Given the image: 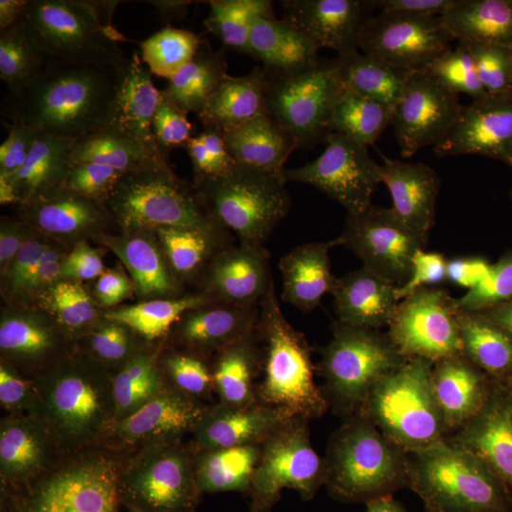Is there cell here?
Instances as JSON below:
<instances>
[{"label":"cell","mask_w":512,"mask_h":512,"mask_svg":"<svg viewBox=\"0 0 512 512\" xmlns=\"http://www.w3.org/2000/svg\"><path fill=\"white\" fill-rule=\"evenodd\" d=\"M384 498L394 512H461L427 476L414 443L412 423L390 454Z\"/></svg>","instance_id":"obj_31"},{"label":"cell","mask_w":512,"mask_h":512,"mask_svg":"<svg viewBox=\"0 0 512 512\" xmlns=\"http://www.w3.org/2000/svg\"><path fill=\"white\" fill-rule=\"evenodd\" d=\"M154 363L180 387L214 446L262 447L269 439L268 419L229 357L201 348L156 356Z\"/></svg>","instance_id":"obj_14"},{"label":"cell","mask_w":512,"mask_h":512,"mask_svg":"<svg viewBox=\"0 0 512 512\" xmlns=\"http://www.w3.org/2000/svg\"><path fill=\"white\" fill-rule=\"evenodd\" d=\"M43 0H2L0 2V46L28 35L43 8Z\"/></svg>","instance_id":"obj_36"},{"label":"cell","mask_w":512,"mask_h":512,"mask_svg":"<svg viewBox=\"0 0 512 512\" xmlns=\"http://www.w3.org/2000/svg\"><path fill=\"white\" fill-rule=\"evenodd\" d=\"M106 238L107 248L140 245L163 249L185 261L248 241L229 234L197 202L170 185L114 210Z\"/></svg>","instance_id":"obj_16"},{"label":"cell","mask_w":512,"mask_h":512,"mask_svg":"<svg viewBox=\"0 0 512 512\" xmlns=\"http://www.w3.org/2000/svg\"><path fill=\"white\" fill-rule=\"evenodd\" d=\"M303 62L288 47L251 40L211 64L212 89L225 109L255 120L288 92Z\"/></svg>","instance_id":"obj_22"},{"label":"cell","mask_w":512,"mask_h":512,"mask_svg":"<svg viewBox=\"0 0 512 512\" xmlns=\"http://www.w3.org/2000/svg\"><path fill=\"white\" fill-rule=\"evenodd\" d=\"M424 262L355 247L332 264L292 272V284L316 328L355 353L359 366L396 369L429 328L436 293Z\"/></svg>","instance_id":"obj_4"},{"label":"cell","mask_w":512,"mask_h":512,"mask_svg":"<svg viewBox=\"0 0 512 512\" xmlns=\"http://www.w3.org/2000/svg\"><path fill=\"white\" fill-rule=\"evenodd\" d=\"M386 494V493H384ZM384 498L383 500L377 501V503H373L370 505H367V507L362 508V510L356 511V512H384Z\"/></svg>","instance_id":"obj_42"},{"label":"cell","mask_w":512,"mask_h":512,"mask_svg":"<svg viewBox=\"0 0 512 512\" xmlns=\"http://www.w3.org/2000/svg\"><path fill=\"white\" fill-rule=\"evenodd\" d=\"M99 384L92 372L73 366L60 387L59 399L43 431L40 447L70 440L76 431L92 421L93 394Z\"/></svg>","instance_id":"obj_33"},{"label":"cell","mask_w":512,"mask_h":512,"mask_svg":"<svg viewBox=\"0 0 512 512\" xmlns=\"http://www.w3.org/2000/svg\"><path fill=\"white\" fill-rule=\"evenodd\" d=\"M497 441L501 446V460H503L508 484L512 485V416L505 417L504 427Z\"/></svg>","instance_id":"obj_40"},{"label":"cell","mask_w":512,"mask_h":512,"mask_svg":"<svg viewBox=\"0 0 512 512\" xmlns=\"http://www.w3.org/2000/svg\"><path fill=\"white\" fill-rule=\"evenodd\" d=\"M318 454H325L306 440L274 446L242 447L188 458L158 468L157 477L187 488L222 510H231L251 500L279 468Z\"/></svg>","instance_id":"obj_18"},{"label":"cell","mask_w":512,"mask_h":512,"mask_svg":"<svg viewBox=\"0 0 512 512\" xmlns=\"http://www.w3.org/2000/svg\"><path fill=\"white\" fill-rule=\"evenodd\" d=\"M185 259L163 249L119 245L107 248L96 282L157 306L170 289Z\"/></svg>","instance_id":"obj_26"},{"label":"cell","mask_w":512,"mask_h":512,"mask_svg":"<svg viewBox=\"0 0 512 512\" xmlns=\"http://www.w3.org/2000/svg\"><path fill=\"white\" fill-rule=\"evenodd\" d=\"M29 309L35 332L56 348L111 367L150 346L167 326L157 306L96 281Z\"/></svg>","instance_id":"obj_7"},{"label":"cell","mask_w":512,"mask_h":512,"mask_svg":"<svg viewBox=\"0 0 512 512\" xmlns=\"http://www.w3.org/2000/svg\"><path fill=\"white\" fill-rule=\"evenodd\" d=\"M495 512H512V485L505 484L501 490L500 507Z\"/></svg>","instance_id":"obj_41"},{"label":"cell","mask_w":512,"mask_h":512,"mask_svg":"<svg viewBox=\"0 0 512 512\" xmlns=\"http://www.w3.org/2000/svg\"><path fill=\"white\" fill-rule=\"evenodd\" d=\"M478 70L429 29L384 28L373 83L394 97L400 116L446 113L476 97Z\"/></svg>","instance_id":"obj_8"},{"label":"cell","mask_w":512,"mask_h":512,"mask_svg":"<svg viewBox=\"0 0 512 512\" xmlns=\"http://www.w3.org/2000/svg\"><path fill=\"white\" fill-rule=\"evenodd\" d=\"M46 339L39 333L23 335L10 328H3L0 339V406L3 417L12 409L23 384L28 382L36 363L46 352L40 349Z\"/></svg>","instance_id":"obj_34"},{"label":"cell","mask_w":512,"mask_h":512,"mask_svg":"<svg viewBox=\"0 0 512 512\" xmlns=\"http://www.w3.org/2000/svg\"><path fill=\"white\" fill-rule=\"evenodd\" d=\"M222 6L231 10L242 28L247 30L274 29L282 19V12L291 2L279 0H234L221 2Z\"/></svg>","instance_id":"obj_38"},{"label":"cell","mask_w":512,"mask_h":512,"mask_svg":"<svg viewBox=\"0 0 512 512\" xmlns=\"http://www.w3.org/2000/svg\"><path fill=\"white\" fill-rule=\"evenodd\" d=\"M409 424L396 369L346 367L313 394L303 440L333 456L389 461Z\"/></svg>","instance_id":"obj_6"},{"label":"cell","mask_w":512,"mask_h":512,"mask_svg":"<svg viewBox=\"0 0 512 512\" xmlns=\"http://www.w3.org/2000/svg\"><path fill=\"white\" fill-rule=\"evenodd\" d=\"M6 187L13 201L0 220V266H15L35 251L59 200L32 184L8 181Z\"/></svg>","instance_id":"obj_30"},{"label":"cell","mask_w":512,"mask_h":512,"mask_svg":"<svg viewBox=\"0 0 512 512\" xmlns=\"http://www.w3.org/2000/svg\"><path fill=\"white\" fill-rule=\"evenodd\" d=\"M493 195L497 198H505L512 201V144L498 167L493 183Z\"/></svg>","instance_id":"obj_39"},{"label":"cell","mask_w":512,"mask_h":512,"mask_svg":"<svg viewBox=\"0 0 512 512\" xmlns=\"http://www.w3.org/2000/svg\"><path fill=\"white\" fill-rule=\"evenodd\" d=\"M63 353H43L28 382L6 414L10 439L20 447H40L43 431L59 399L63 380L73 369Z\"/></svg>","instance_id":"obj_28"},{"label":"cell","mask_w":512,"mask_h":512,"mask_svg":"<svg viewBox=\"0 0 512 512\" xmlns=\"http://www.w3.org/2000/svg\"><path fill=\"white\" fill-rule=\"evenodd\" d=\"M340 101L336 77L320 76L305 60L288 92L242 138L278 170L296 171L342 117Z\"/></svg>","instance_id":"obj_17"},{"label":"cell","mask_w":512,"mask_h":512,"mask_svg":"<svg viewBox=\"0 0 512 512\" xmlns=\"http://www.w3.org/2000/svg\"><path fill=\"white\" fill-rule=\"evenodd\" d=\"M70 450L87 483L101 494L126 493L146 478V466L119 424L92 420L70 437Z\"/></svg>","instance_id":"obj_25"},{"label":"cell","mask_w":512,"mask_h":512,"mask_svg":"<svg viewBox=\"0 0 512 512\" xmlns=\"http://www.w3.org/2000/svg\"><path fill=\"white\" fill-rule=\"evenodd\" d=\"M198 429L195 420L181 407H157L144 424V444L151 457L170 460L195 443Z\"/></svg>","instance_id":"obj_35"},{"label":"cell","mask_w":512,"mask_h":512,"mask_svg":"<svg viewBox=\"0 0 512 512\" xmlns=\"http://www.w3.org/2000/svg\"><path fill=\"white\" fill-rule=\"evenodd\" d=\"M242 372L266 419L295 412L320 386L346 369L342 352L278 342L235 346Z\"/></svg>","instance_id":"obj_19"},{"label":"cell","mask_w":512,"mask_h":512,"mask_svg":"<svg viewBox=\"0 0 512 512\" xmlns=\"http://www.w3.org/2000/svg\"><path fill=\"white\" fill-rule=\"evenodd\" d=\"M503 360L468 363L448 369L421 387L423 450L450 466H470L485 444L498 440L505 417L497 406L495 373Z\"/></svg>","instance_id":"obj_9"},{"label":"cell","mask_w":512,"mask_h":512,"mask_svg":"<svg viewBox=\"0 0 512 512\" xmlns=\"http://www.w3.org/2000/svg\"><path fill=\"white\" fill-rule=\"evenodd\" d=\"M157 309L188 348H340L316 328L292 281L268 268L248 241L185 261Z\"/></svg>","instance_id":"obj_2"},{"label":"cell","mask_w":512,"mask_h":512,"mask_svg":"<svg viewBox=\"0 0 512 512\" xmlns=\"http://www.w3.org/2000/svg\"><path fill=\"white\" fill-rule=\"evenodd\" d=\"M389 461L318 454L279 468L264 485L269 512H356L383 500Z\"/></svg>","instance_id":"obj_15"},{"label":"cell","mask_w":512,"mask_h":512,"mask_svg":"<svg viewBox=\"0 0 512 512\" xmlns=\"http://www.w3.org/2000/svg\"><path fill=\"white\" fill-rule=\"evenodd\" d=\"M339 220L355 247L424 262L434 232L446 221L436 201L396 171L335 200Z\"/></svg>","instance_id":"obj_12"},{"label":"cell","mask_w":512,"mask_h":512,"mask_svg":"<svg viewBox=\"0 0 512 512\" xmlns=\"http://www.w3.org/2000/svg\"><path fill=\"white\" fill-rule=\"evenodd\" d=\"M211 87L201 79L185 96L170 187L197 202L229 234L248 237L229 197L241 137L229 126L227 109L215 100Z\"/></svg>","instance_id":"obj_10"},{"label":"cell","mask_w":512,"mask_h":512,"mask_svg":"<svg viewBox=\"0 0 512 512\" xmlns=\"http://www.w3.org/2000/svg\"><path fill=\"white\" fill-rule=\"evenodd\" d=\"M29 33L70 92L181 101L190 90L177 64L191 57L137 0H46Z\"/></svg>","instance_id":"obj_3"},{"label":"cell","mask_w":512,"mask_h":512,"mask_svg":"<svg viewBox=\"0 0 512 512\" xmlns=\"http://www.w3.org/2000/svg\"><path fill=\"white\" fill-rule=\"evenodd\" d=\"M0 512H87L84 493L63 473L16 468L0 484Z\"/></svg>","instance_id":"obj_29"},{"label":"cell","mask_w":512,"mask_h":512,"mask_svg":"<svg viewBox=\"0 0 512 512\" xmlns=\"http://www.w3.org/2000/svg\"><path fill=\"white\" fill-rule=\"evenodd\" d=\"M505 90H507L508 99H510V106H511V113H512V83L507 84V87H505Z\"/></svg>","instance_id":"obj_44"},{"label":"cell","mask_w":512,"mask_h":512,"mask_svg":"<svg viewBox=\"0 0 512 512\" xmlns=\"http://www.w3.org/2000/svg\"><path fill=\"white\" fill-rule=\"evenodd\" d=\"M426 29L446 40L478 73L512 83V0L423 2Z\"/></svg>","instance_id":"obj_21"},{"label":"cell","mask_w":512,"mask_h":512,"mask_svg":"<svg viewBox=\"0 0 512 512\" xmlns=\"http://www.w3.org/2000/svg\"><path fill=\"white\" fill-rule=\"evenodd\" d=\"M501 360H503L505 369H512V352L510 353V355L504 357V359Z\"/></svg>","instance_id":"obj_43"},{"label":"cell","mask_w":512,"mask_h":512,"mask_svg":"<svg viewBox=\"0 0 512 512\" xmlns=\"http://www.w3.org/2000/svg\"><path fill=\"white\" fill-rule=\"evenodd\" d=\"M309 43L339 73L373 83L380 32L387 26L413 29L410 3L403 0H316Z\"/></svg>","instance_id":"obj_20"},{"label":"cell","mask_w":512,"mask_h":512,"mask_svg":"<svg viewBox=\"0 0 512 512\" xmlns=\"http://www.w3.org/2000/svg\"><path fill=\"white\" fill-rule=\"evenodd\" d=\"M229 197L242 228L276 221L288 207L289 191L281 170L265 160L241 137V150L229 178Z\"/></svg>","instance_id":"obj_27"},{"label":"cell","mask_w":512,"mask_h":512,"mask_svg":"<svg viewBox=\"0 0 512 512\" xmlns=\"http://www.w3.org/2000/svg\"><path fill=\"white\" fill-rule=\"evenodd\" d=\"M183 101L70 92L2 157L9 183L117 210L173 180Z\"/></svg>","instance_id":"obj_1"},{"label":"cell","mask_w":512,"mask_h":512,"mask_svg":"<svg viewBox=\"0 0 512 512\" xmlns=\"http://www.w3.org/2000/svg\"><path fill=\"white\" fill-rule=\"evenodd\" d=\"M511 144L507 90L481 89L446 113L400 116L399 171L439 204L447 222L464 221L495 200L494 178Z\"/></svg>","instance_id":"obj_5"},{"label":"cell","mask_w":512,"mask_h":512,"mask_svg":"<svg viewBox=\"0 0 512 512\" xmlns=\"http://www.w3.org/2000/svg\"><path fill=\"white\" fill-rule=\"evenodd\" d=\"M157 409L153 384L127 362L111 372L93 394L92 420H136Z\"/></svg>","instance_id":"obj_32"},{"label":"cell","mask_w":512,"mask_h":512,"mask_svg":"<svg viewBox=\"0 0 512 512\" xmlns=\"http://www.w3.org/2000/svg\"><path fill=\"white\" fill-rule=\"evenodd\" d=\"M487 228L474 241L443 254H427L429 274L463 276L512 308V201L488 205Z\"/></svg>","instance_id":"obj_24"},{"label":"cell","mask_w":512,"mask_h":512,"mask_svg":"<svg viewBox=\"0 0 512 512\" xmlns=\"http://www.w3.org/2000/svg\"><path fill=\"white\" fill-rule=\"evenodd\" d=\"M70 90L47 64L30 33L0 46V117L22 138L52 117Z\"/></svg>","instance_id":"obj_23"},{"label":"cell","mask_w":512,"mask_h":512,"mask_svg":"<svg viewBox=\"0 0 512 512\" xmlns=\"http://www.w3.org/2000/svg\"><path fill=\"white\" fill-rule=\"evenodd\" d=\"M400 116L390 101L366 114H342L296 170L306 192L333 200L399 171Z\"/></svg>","instance_id":"obj_11"},{"label":"cell","mask_w":512,"mask_h":512,"mask_svg":"<svg viewBox=\"0 0 512 512\" xmlns=\"http://www.w3.org/2000/svg\"><path fill=\"white\" fill-rule=\"evenodd\" d=\"M113 211L82 202H56L35 251L18 265L0 266L18 279L25 305H40L96 281L107 252V225Z\"/></svg>","instance_id":"obj_13"},{"label":"cell","mask_w":512,"mask_h":512,"mask_svg":"<svg viewBox=\"0 0 512 512\" xmlns=\"http://www.w3.org/2000/svg\"><path fill=\"white\" fill-rule=\"evenodd\" d=\"M187 488L161 480L138 495L134 512H200Z\"/></svg>","instance_id":"obj_37"}]
</instances>
